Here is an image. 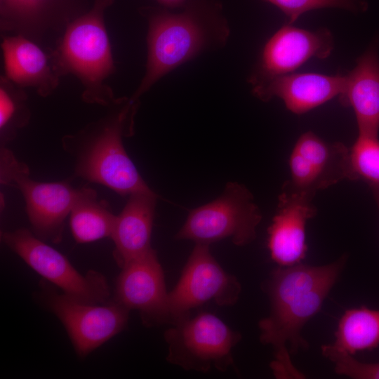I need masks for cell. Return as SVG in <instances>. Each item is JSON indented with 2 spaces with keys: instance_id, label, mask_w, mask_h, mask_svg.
<instances>
[{
  "instance_id": "obj_1",
  "label": "cell",
  "mask_w": 379,
  "mask_h": 379,
  "mask_svg": "<svg viewBox=\"0 0 379 379\" xmlns=\"http://www.w3.org/2000/svg\"><path fill=\"white\" fill-rule=\"evenodd\" d=\"M347 260L344 254L328 264L300 262L279 266L271 272L264 286L270 300V314L259 321L258 328L260 343L272 348L274 359L270 366L276 378H306L291 358L299 351L309 349L302 330L320 311Z\"/></svg>"
},
{
  "instance_id": "obj_2",
  "label": "cell",
  "mask_w": 379,
  "mask_h": 379,
  "mask_svg": "<svg viewBox=\"0 0 379 379\" xmlns=\"http://www.w3.org/2000/svg\"><path fill=\"white\" fill-rule=\"evenodd\" d=\"M180 12L164 7H144L147 19L146 71L131 96L139 100L164 76L201 53L224 46L228 22L215 0H188Z\"/></svg>"
},
{
  "instance_id": "obj_3",
  "label": "cell",
  "mask_w": 379,
  "mask_h": 379,
  "mask_svg": "<svg viewBox=\"0 0 379 379\" xmlns=\"http://www.w3.org/2000/svg\"><path fill=\"white\" fill-rule=\"evenodd\" d=\"M138 106L139 100L131 97L116 98L104 117L62 138L64 149L74 158L77 176L122 196L152 192L123 144L124 137L133 134Z\"/></svg>"
},
{
  "instance_id": "obj_4",
  "label": "cell",
  "mask_w": 379,
  "mask_h": 379,
  "mask_svg": "<svg viewBox=\"0 0 379 379\" xmlns=\"http://www.w3.org/2000/svg\"><path fill=\"white\" fill-rule=\"evenodd\" d=\"M114 0H94L93 7L65 28L62 42L53 52L61 76L75 75L84 86L82 100L109 106L116 99L105 79L115 70L105 13Z\"/></svg>"
},
{
  "instance_id": "obj_5",
  "label": "cell",
  "mask_w": 379,
  "mask_h": 379,
  "mask_svg": "<svg viewBox=\"0 0 379 379\" xmlns=\"http://www.w3.org/2000/svg\"><path fill=\"white\" fill-rule=\"evenodd\" d=\"M261 220L251 191L243 184L229 182L218 198L190 211L175 238L208 245L230 238L244 246L256 238Z\"/></svg>"
},
{
  "instance_id": "obj_6",
  "label": "cell",
  "mask_w": 379,
  "mask_h": 379,
  "mask_svg": "<svg viewBox=\"0 0 379 379\" xmlns=\"http://www.w3.org/2000/svg\"><path fill=\"white\" fill-rule=\"evenodd\" d=\"M241 338L240 333L216 315L201 312L178 321L165 331L166 360L186 371H226L234 364L232 350Z\"/></svg>"
},
{
  "instance_id": "obj_7",
  "label": "cell",
  "mask_w": 379,
  "mask_h": 379,
  "mask_svg": "<svg viewBox=\"0 0 379 379\" xmlns=\"http://www.w3.org/2000/svg\"><path fill=\"white\" fill-rule=\"evenodd\" d=\"M1 182L13 185L22 193L33 233L43 241L58 243L62 239L65 220L79 196L67 181L44 182L29 178V171L13 152L1 145Z\"/></svg>"
},
{
  "instance_id": "obj_8",
  "label": "cell",
  "mask_w": 379,
  "mask_h": 379,
  "mask_svg": "<svg viewBox=\"0 0 379 379\" xmlns=\"http://www.w3.org/2000/svg\"><path fill=\"white\" fill-rule=\"evenodd\" d=\"M3 242L45 279L70 298L86 303L103 304L109 298L107 281L101 273L80 274L61 253L27 229L1 233Z\"/></svg>"
},
{
  "instance_id": "obj_9",
  "label": "cell",
  "mask_w": 379,
  "mask_h": 379,
  "mask_svg": "<svg viewBox=\"0 0 379 379\" xmlns=\"http://www.w3.org/2000/svg\"><path fill=\"white\" fill-rule=\"evenodd\" d=\"M241 291L239 280L221 267L209 245L195 244L177 284L168 292L170 323L189 317L192 309L211 301L220 306L232 305Z\"/></svg>"
},
{
  "instance_id": "obj_10",
  "label": "cell",
  "mask_w": 379,
  "mask_h": 379,
  "mask_svg": "<svg viewBox=\"0 0 379 379\" xmlns=\"http://www.w3.org/2000/svg\"><path fill=\"white\" fill-rule=\"evenodd\" d=\"M40 298L65 328L77 354L86 357L127 326L130 310L113 301L102 305L74 300L44 287Z\"/></svg>"
},
{
  "instance_id": "obj_11",
  "label": "cell",
  "mask_w": 379,
  "mask_h": 379,
  "mask_svg": "<svg viewBox=\"0 0 379 379\" xmlns=\"http://www.w3.org/2000/svg\"><path fill=\"white\" fill-rule=\"evenodd\" d=\"M288 165L291 177L282 188L315 196L319 190L348 180L349 147L307 131L297 140Z\"/></svg>"
},
{
  "instance_id": "obj_12",
  "label": "cell",
  "mask_w": 379,
  "mask_h": 379,
  "mask_svg": "<svg viewBox=\"0 0 379 379\" xmlns=\"http://www.w3.org/2000/svg\"><path fill=\"white\" fill-rule=\"evenodd\" d=\"M329 30H307L286 23L267 41L249 77L252 86L289 74L312 58L325 59L333 48Z\"/></svg>"
},
{
  "instance_id": "obj_13",
  "label": "cell",
  "mask_w": 379,
  "mask_h": 379,
  "mask_svg": "<svg viewBox=\"0 0 379 379\" xmlns=\"http://www.w3.org/2000/svg\"><path fill=\"white\" fill-rule=\"evenodd\" d=\"M121 268L114 300L138 311L145 325L170 322L168 292L156 251L152 248Z\"/></svg>"
},
{
  "instance_id": "obj_14",
  "label": "cell",
  "mask_w": 379,
  "mask_h": 379,
  "mask_svg": "<svg viewBox=\"0 0 379 379\" xmlns=\"http://www.w3.org/2000/svg\"><path fill=\"white\" fill-rule=\"evenodd\" d=\"M314 197L281 189L276 213L267 229L270 257L279 266L294 265L305 259L307 251L305 226L317 213L312 203Z\"/></svg>"
},
{
  "instance_id": "obj_15",
  "label": "cell",
  "mask_w": 379,
  "mask_h": 379,
  "mask_svg": "<svg viewBox=\"0 0 379 379\" xmlns=\"http://www.w3.org/2000/svg\"><path fill=\"white\" fill-rule=\"evenodd\" d=\"M345 84V75L289 73L253 86L252 93L265 102L279 98L289 111L302 114L339 97Z\"/></svg>"
},
{
  "instance_id": "obj_16",
  "label": "cell",
  "mask_w": 379,
  "mask_h": 379,
  "mask_svg": "<svg viewBox=\"0 0 379 379\" xmlns=\"http://www.w3.org/2000/svg\"><path fill=\"white\" fill-rule=\"evenodd\" d=\"M5 76L21 88H33L43 97L57 88L60 77L53 54L50 56L32 40L21 35L3 37Z\"/></svg>"
},
{
  "instance_id": "obj_17",
  "label": "cell",
  "mask_w": 379,
  "mask_h": 379,
  "mask_svg": "<svg viewBox=\"0 0 379 379\" xmlns=\"http://www.w3.org/2000/svg\"><path fill=\"white\" fill-rule=\"evenodd\" d=\"M378 41L357 60L355 67L345 75V84L339 95L342 105L350 107L355 114L359 134L378 136L379 55Z\"/></svg>"
},
{
  "instance_id": "obj_18",
  "label": "cell",
  "mask_w": 379,
  "mask_h": 379,
  "mask_svg": "<svg viewBox=\"0 0 379 379\" xmlns=\"http://www.w3.org/2000/svg\"><path fill=\"white\" fill-rule=\"evenodd\" d=\"M159 196L154 192L129 195L121 212L117 215L111 238L114 257L120 267L149 251Z\"/></svg>"
},
{
  "instance_id": "obj_19",
  "label": "cell",
  "mask_w": 379,
  "mask_h": 379,
  "mask_svg": "<svg viewBox=\"0 0 379 379\" xmlns=\"http://www.w3.org/2000/svg\"><path fill=\"white\" fill-rule=\"evenodd\" d=\"M56 0H0L1 30L36 41L63 27L55 13Z\"/></svg>"
},
{
  "instance_id": "obj_20",
  "label": "cell",
  "mask_w": 379,
  "mask_h": 379,
  "mask_svg": "<svg viewBox=\"0 0 379 379\" xmlns=\"http://www.w3.org/2000/svg\"><path fill=\"white\" fill-rule=\"evenodd\" d=\"M69 226L75 241L89 243L112 236L117 215L96 192L82 187L69 213Z\"/></svg>"
},
{
  "instance_id": "obj_21",
  "label": "cell",
  "mask_w": 379,
  "mask_h": 379,
  "mask_svg": "<svg viewBox=\"0 0 379 379\" xmlns=\"http://www.w3.org/2000/svg\"><path fill=\"white\" fill-rule=\"evenodd\" d=\"M331 345L354 355L379 346V310L362 305L346 310L340 318Z\"/></svg>"
},
{
  "instance_id": "obj_22",
  "label": "cell",
  "mask_w": 379,
  "mask_h": 379,
  "mask_svg": "<svg viewBox=\"0 0 379 379\" xmlns=\"http://www.w3.org/2000/svg\"><path fill=\"white\" fill-rule=\"evenodd\" d=\"M23 88L5 75L0 80V136L1 145L12 140L18 131L29 121L30 111Z\"/></svg>"
},
{
  "instance_id": "obj_23",
  "label": "cell",
  "mask_w": 379,
  "mask_h": 379,
  "mask_svg": "<svg viewBox=\"0 0 379 379\" xmlns=\"http://www.w3.org/2000/svg\"><path fill=\"white\" fill-rule=\"evenodd\" d=\"M348 180H362L379 186L378 136L359 134L349 147Z\"/></svg>"
},
{
  "instance_id": "obj_24",
  "label": "cell",
  "mask_w": 379,
  "mask_h": 379,
  "mask_svg": "<svg viewBox=\"0 0 379 379\" xmlns=\"http://www.w3.org/2000/svg\"><path fill=\"white\" fill-rule=\"evenodd\" d=\"M280 9L287 17L288 24L293 23L305 13L312 10L336 8L349 11L363 12L367 8L364 0H266Z\"/></svg>"
},
{
  "instance_id": "obj_25",
  "label": "cell",
  "mask_w": 379,
  "mask_h": 379,
  "mask_svg": "<svg viewBox=\"0 0 379 379\" xmlns=\"http://www.w3.org/2000/svg\"><path fill=\"white\" fill-rule=\"evenodd\" d=\"M322 355L334 364L335 373L353 379H379V362L364 363L331 344L321 345Z\"/></svg>"
},
{
  "instance_id": "obj_26",
  "label": "cell",
  "mask_w": 379,
  "mask_h": 379,
  "mask_svg": "<svg viewBox=\"0 0 379 379\" xmlns=\"http://www.w3.org/2000/svg\"><path fill=\"white\" fill-rule=\"evenodd\" d=\"M188 0H157V1L164 8L168 9L181 8Z\"/></svg>"
},
{
  "instance_id": "obj_27",
  "label": "cell",
  "mask_w": 379,
  "mask_h": 379,
  "mask_svg": "<svg viewBox=\"0 0 379 379\" xmlns=\"http://www.w3.org/2000/svg\"><path fill=\"white\" fill-rule=\"evenodd\" d=\"M369 187L371 190L375 204L379 211V186L370 185Z\"/></svg>"
}]
</instances>
